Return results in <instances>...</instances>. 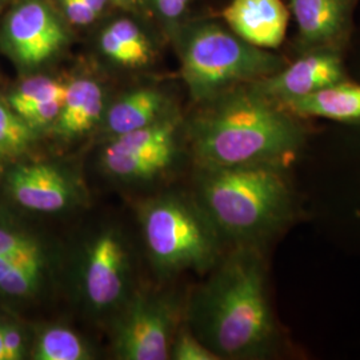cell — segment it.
Here are the masks:
<instances>
[{"instance_id":"1","label":"cell","mask_w":360,"mask_h":360,"mask_svg":"<svg viewBox=\"0 0 360 360\" xmlns=\"http://www.w3.org/2000/svg\"><path fill=\"white\" fill-rule=\"evenodd\" d=\"M193 335L219 359H266L279 346L262 248L235 245L198 285L184 309Z\"/></svg>"},{"instance_id":"2","label":"cell","mask_w":360,"mask_h":360,"mask_svg":"<svg viewBox=\"0 0 360 360\" xmlns=\"http://www.w3.org/2000/svg\"><path fill=\"white\" fill-rule=\"evenodd\" d=\"M193 117L186 142L196 167H288L304 144L296 116L251 84L226 91Z\"/></svg>"},{"instance_id":"3","label":"cell","mask_w":360,"mask_h":360,"mask_svg":"<svg viewBox=\"0 0 360 360\" xmlns=\"http://www.w3.org/2000/svg\"><path fill=\"white\" fill-rule=\"evenodd\" d=\"M288 167H196L195 199L226 245L263 248L294 217Z\"/></svg>"},{"instance_id":"4","label":"cell","mask_w":360,"mask_h":360,"mask_svg":"<svg viewBox=\"0 0 360 360\" xmlns=\"http://www.w3.org/2000/svg\"><path fill=\"white\" fill-rule=\"evenodd\" d=\"M138 219L147 257L160 278L210 272L224 254V240L195 196H155L139 206Z\"/></svg>"},{"instance_id":"5","label":"cell","mask_w":360,"mask_h":360,"mask_svg":"<svg viewBox=\"0 0 360 360\" xmlns=\"http://www.w3.org/2000/svg\"><path fill=\"white\" fill-rule=\"evenodd\" d=\"M284 65L282 58L215 25L193 31L181 52V75L193 101L200 103L270 77Z\"/></svg>"},{"instance_id":"6","label":"cell","mask_w":360,"mask_h":360,"mask_svg":"<svg viewBox=\"0 0 360 360\" xmlns=\"http://www.w3.org/2000/svg\"><path fill=\"white\" fill-rule=\"evenodd\" d=\"M132 259L126 235L114 224L98 227L80 243L70 269L71 282L91 318L111 321L132 295Z\"/></svg>"},{"instance_id":"7","label":"cell","mask_w":360,"mask_h":360,"mask_svg":"<svg viewBox=\"0 0 360 360\" xmlns=\"http://www.w3.org/2000/svg\"><path fill=\"white\" fill-rule=\"evenodd\" d=\"M184 309L166 292L134 291L110 321L116 359L167 360Z\"/></svg>"},{"instance_id":"8","label":"cell","mask_w":360,"mask_h":360,"mask_svg":"<svg viewBox=\"0 0 360 360\" xmlns=\"http://www.w3.org/2000/svg\"><path fill=\"white\" fill-rule=\"evenodd\" d=\"M183 136L176 116L108 139L101 151L103 174L120 184H147L162 179L179 165Z\"/></svg>"},{"instance_id":"9","label":"cell","mask_w":360,"mask_h":360,"mask_svg":"<svg viewBox=\"0 0 360 360\" xmlns=\"http://www.w3.org/2000/svg\"><path fill=\"white\" fill-rule=\"evenodd\" d=\"M7 188L18 206L44 215L72 212L87 199L80 175L60 162L19 165L8 172Z\"/></svg>"},{"instance_id":"10","label":"cell","mask_w":360,"mask_h":360,"mask_svg":"<svg viewBox=\"0 0 360 360\" xmlns=\"http://www.w3.org/2000/svg\"><path fill=\"white\" fill-rule=\"evenodd\" d=\"M345 80L347 77L339 51L312 50L302 52L294 63L285 65L278 72L251 84L282 107Z\"/></svg>"},{"instance_id":"11","label":"cell","mask_w":360,"mask_h":360,"mask_svg":"<svg viewBox=\"0 0 360 360\" xmlns=\"http://www.w3.org/2000/svg\"><path fill=\"white\" fill-rule=\"evenodd\" d=\"M6 41L15 59L27 67L47 62L65 43V31L38 0L15 8L6 25Z\"/></svg>"},{"instance_id":"12","label":"cell","mask_w":360,"mask_h":360,"mask_svg":"<svg viewBox=\"0 0 360 360\" xmlns=\"http://www.w3.org/2000/svg\"><path fill=\"white\" fill-rule=\"evenodd\" d=\"M359 0H290L297 25V49L339 51L346 43Z\"/></svg>"},{"instance_id":"13","label":"cell","mask_w":360,"mask_h":360,"mask_svg":"<svg viewBox=\"0 0 360 360\" xmlns=\"http://www.w3.org/2000/svg\"><path fill=\"white\" fill-rule=\"evenodd\" d=\"M221 16L235 35L262 50L278 49L288 26L282 0H232Z\"/></svg>"},{"instance_id":"14","label":"cell","mask_w":360,"mask_h":360,"mask_svg":"<svg viewBox=\"0 0 360 360\" xmlns=\"http://www.w3.org/2000/svg\"><path fill=\"white\" fill-rule=\"evenodd\" d=\"M63 250L28 257H0V296L30 300L49 290L55 276H62Z\"/></svg>"},{"instance_id":"15","label":"cell","mask_w":360,"mask_h":360,"mask_svg":"<svg viewBox=\"0 0 360 360\" xmlns=\"http://www.w3.org/2000/svg\"><path fill=\"white\" fill-rule=\"evenodd\" d=\"M105 114V96L102 86L92 79H77L67 84L65 103L52 126L55 136L71 142L87 135Z\"/></svg>"},{"instance_id":"16","label":"cell","mask_w":360,"mask_h":360,"mask_svg":"<svg viewBox=\"0 0 360 360\" xmlns=\"http://www.w3.org/2000/svg\"><path fill=\"white\" fill-rule=\"evenodd\" d=\"M167 99L155 89L131 91L105 110L104 134L108 139L148 127L166 117Z\"/></svg>"},{"instance_id":"17","label":"cell","mask_w":360,"mask_h":360,"mask_svg":"<svg viewBox=\"0 0 360 360\" xmlns=\"http://www.w3.org/2000/svg\"><path fill=\"white\" fill-rule=\"evenodd\" d=\"M282 107L296 117H324L342 123H360V84L345 80Z\"/></svg>"},{"instance_id":"18","label":"cell","mask_w":360,"mask_h":360,"mask_svg":"<svg viewBox=\"0 0 360 360\" xmlns=\"http://www.w3.org/2000/svg\"><path fill=\"white\" fill-rule=\"evenodd\" d=\"M101 49L111 62L129 68L148 65L151 59L148 40L129 19H120L104 31Z\"/></svg>"},{"instance_id":"19","label":"cell","mask_w":360,"mask_h":360,"mask_svg":"<svg viewBox=\"0 0 360 360\" xmlns=\"http://www.w3.org/2000/svg\"><path fill=\"white\" fill-rule=\"evenodd\" d=\"M95 351L90 343L65 324H47L39 330L32 346L35 360H91Z\"/></svg>"},{"instance_id":"20","label":"cell","mask_w":360,"mask_h":360,"mask_svg":"<svg viewBox=\"0 0 360 360\" xmlns=\"http://www.w3.org/2000/svg\"><path fill=\"white\" fill-rule=\"evenodd\" d=\"M37 141V131L11 107L0 103V156L15 158L25 154Z\"/></svg>"},{"instance_id":"21","label":"cell","mask_w":360,"mask_h":360,"mask_svg":"<svg viewBox=\"0 0 360 360\" xmlns=\"http://www.w3.org/2000/svg\"><path fill=\"white\" fill-rule=\"evenodd\" d=\"M67 84L47 77H35L27 79L18 86L8 98V103L13 111L20 115L28 108L46 103L53 99L65 98Z\"/></svg>"},{"instance_id":"22","label":"cell","mask_w":360,"mask_h":360,"mask_svg":"<svg viewBox=\"0 0 360 360\" xmlns=\"http://www.w3.org/2000/svg\"><path fill=\"white\" fill-rule=\"evenodd\" d=\"M60 250V245H50L38 235L18 227L0 224V257H28Z\"/></svg>"},{"instance_id":"23","label":"cell","mask_w":360,"mask_h":360,"mask_svg":"<svg viewBox=\"0 0 360 360\" xmlns=\"http://www.w3.org/2000/svg\"><path fill=\"white\" fill-rule=\"evenodd\" d=\"M169 359L220 360L210 348L206 347L184 323L179 326L169 349Z\"/></svg>"},{"instance_id":"24","label":"cell","mask_w":360,"mask_h":360,"mask_svg":"<svg viewBox=\"0 0 360 360\" xmlns=\"http://www.w3.org/2000/svg\"><path fill=\"white\" fill-rule=\"evenodd\" d=\"M4 360L25 359L28 340L25 330L15 322H1Z\"/></svg>"},{"instance_id":"25","label":"cell","mask_w":360,"mask_h":360,"mask_svg":"<svg viewBox=\"0 0 360 360\" xmlns=\"http://www.w3.org/2000/svg\"><path fill=\"white\" fill-rule=\"evenodd\" d=\"M62 4L68 20L77 26L90 25L98 16L84 0H62Z\"/></svg>"},{"instance_id":"26","label":"cell","mask_w":360,"mask_h":360,"mask_svg":"<svg viewBox=\"0 0 360 360\" xmlns=\"http://www.w3.org/2000/svg\"><path fill=\"white\" fill-rule=\"evenodd\" d=\"M159 11L168 19L179 18L184 13L188 0H155Z\"/></svg>"},{"instance_id":"27","label":"cell","mask_w":360,"mask_h":360,"mask_svg":"<svg viewBox=\"0 0 360 360\" xmlns=\"http://www.w3.org/2000/svg\"><path fill=\"white\" fill-rule=\"evenodd\" d=\"M84 1L87 3V6L90 7L94 13H96L99 15V13L103 11L104 7L107 6V3H108L110 0H84Z\"/></svg>"},{"instance_id":"28","label":"cell","mask_w":360,"mask_h":360,"mask_svg":"<svg viewBox=\"0 0 360 360\" xmlns=\"http://www.w3.org/2000/svg\"><path fill=\"white\" fill-rule=\"evenodd\" d=\"M0 360H4V352H3V335H1V322H0Z\"/></svg>"},{"instance_id":"29","label":"cell","mask_w":360,"mask_h":360,"mask_svg":"<svg viewBox=\"0 0 360 360\" xmlns=\"http://www.w3.org/2000/svg\"><path fill=\"white\" fill-rule=\"evenodd\" d=\"M116 1H119L120 4H134V3H136L138 0H116Z\"/></svg>"}]
</instances>
